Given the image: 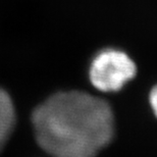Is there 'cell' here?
I'll return each mask as SVG.
<instances>
[{
    "instance_id": "6da1fadb",
    "label": "cell",
    "mask_w": 157,
    "mask_h": 157,
    "mask_svg": "<svg viewBox=\"0 0 157 157\" xmlns=\"http://www.w3.org/2000/svg\"><path fill=\"white\" fill-rule=\"evenodd\" d=\"M36 141L52 157H96L113 140L115 119L105 99L85 91H61L34 109Z\"/></svg>"
},
{
    "instance_id": "7a4b0ae2",
    "label": "cell",
    "mask_w": 157,
    "mask_h": 157,
    "mask_svg": "<svg viewBox=\"0 0 157 157\" xmlns=\"http://www.w3.org/2000/svg\"><path fill=\"white\" fill-rule=\"evenodd\" d=\"M136 62L127 52L105 48L97 53L88 70L89 82L100 93H117L137 76Z\"/></svg>"
},
{
    "instance_id": "3957f363",
    "label": "cell",
    "mask_w": 157,
    "mask_h": 157,
    "mask_svg": "<svg viewBox=\"0 0 157 157\" xmlns=\"http://www.w3.org/2000/svg\"><path fill=\"white\" fill-rule=\"evenodd\" d=\"M17 114L13 101L4 89L0 88V150L14 130Z\"/></svg>"
},
{
    "instance_id": "277c9868",
    "label": "cell",
    "mask_w": 157,
    "mask_h": 157,
    "mask_svg": "<svg viewBox=\"0 0 157 157\" xmlns=\"http://www.w3.org/2000/svg\"><path fill=\"white\" fill-rule=\"evenodd\" d=\"M148 102L151 110L157 119V84L154 85L148 94Z\"/></svg>"
}]
</instances>
